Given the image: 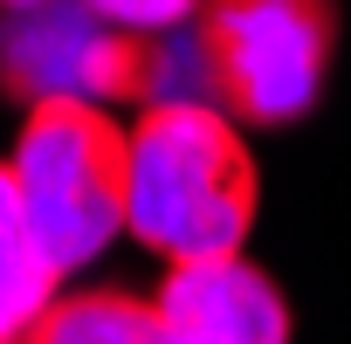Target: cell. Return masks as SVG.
<instances>
[{
	"mask_svg": "<svg viewBox=\"0 0 351 344\" xmlns=\"http://www.w3.org/2000/svg\"><path fill=\"white\" fill-rule=\"evenodd\" d=\"M255 158L214 103H145L131 124V186H124V234H138L152 255L180 262H221L241 255L255 228Z\"/></svg>",
	"mask_w": 351,
	"mask_h": 344,
	"instance_id": "obj_1",
	"label": "cell"
},
{
	"mask_svg": "<svg viewBox=\"0 0 351 344\" xmlns=\"http://www.w3.org/2000/svg\"><path fill=\"white\" fill-rule=\"evenodd\" d=\"M14 186L28 228L56 275L97 262L124 234V186H131V131L97 103H42L14 138Z\"/></svg>",
	"mask_w": 351,
	"mask_h": 344,
	"instance_id": "obj_2",
	"label": "cell"
},
{
	"mask_svg": "<svg viewBox=\"0 0 351 344\" xmlns=\"http://www.w3.org/2000/svg\"><path fill=\"white\" fill-rule=\"evenodd\" d=\"M207 97L234 124H296L324 97L337 8L330 0H207L193 21Z\"/></svg>",
	"mask_w": 351,
	"mask_h": 344,
	"instance_id": "obj_3",
	"label": "cell"
},
{
	"mask_svg": "<svg viewBox=\"0 0 351 344\" xmlns=\"http://www.w3.org/2000/svg\"><path fill=\"white\" fill-rule=\"evenodd\" d=\"M165 62L172 42H145L90 14L83 0H42V8L0 14V90L14 103H124L152 97L165 103Z\"/></svg>",
	"mask_w": 351,
	"mask_h": 344,
	"instance_id": "obj_4",
	"label": "cell"
},
{
	"mask_svg": "<svg viewBox=\"0 0 351 344\" xmlns=\"http://www.w3.org/2000/svg\"><path fill=\"white\" fill-rule=\"evenodd\" d=\"M152 303L172 344H289V303L276 275H262L241 255L165 269Z\"/></svg>",
	"mask_w": 351,
	"mask_h": 344,
	"instance_id": "obj_5",
	"label": "cell"
},
{
	"mask_svg": "<svg viewBox=\"0 0 351 344\" xmlns=\"http://www.w3.org/2000/svg\"><path fill=\"white\" fill-rule=\"evenodd\" d=\"M56 262L42 255L35 228H28V207H21V186L14 172L0 165V344H21L49 303H56Z\"/></svg>",
	"mask_w": 351,
	"mask_h": 344,
	"instance_id": "obj_6",
	"label": "cell"
},
{
	"mask_svg": "<svg viewBox=\"0 0 351 344\" xmlns=\"http://www.w3.org/2000/svg\"><path fill=\"white\" fill-rule=\"evenodd\" d=\"M21 344H172V337H165V317H158L152 296L76 289V296H56L49 317Z\"/></svg>",
	"mask_w": 351,
	"mask_h": 344,
	"instance_id": "obj_7",
	"label": "cell"
},
{
	"mask_svg": "<svg viewBox=\"0 0 351 344\" xmlns=\"http://www.w3.org/2000/svg\"><path fill=\"white\" fill-rule=\"evenodd\" d=\"M83 8H90V14H104L110 28H124V35L158 42V35L193 28V21L207 14V0H83Z\"/></svg>",
	"mask_w": 351,
	"mask_h": 344,
	"instance_id": "obj_8",
	"label": "cell"
},
{
	"mask_svg": "<svg viewBox=\"0 0 351 344\" xmlns=\"http://www.w3.org/2000/svg\"><path fill=\"white\" fill-rule=\"evenodd\" d=\"M8 8H42V0H0V14H8Z\"/></svg>",
	"mask_w": 351,
	"mask_h": 344,
	"instance_id": "obj_9",
	"label": "cell"
}]
</instances>
